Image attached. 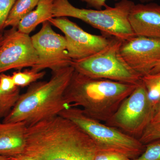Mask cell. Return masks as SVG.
<instances>
[{
  "mask_svg": "<svg viewBox=\"0 0 160 160\" xmlns=\"http://www.w3.org/2000/svg\"><path fill=\"white\" fill-rule=\"evenodd\" d=\"M98 150L82 129L60 116L27 127L24 153L36 160H94Z\"/></svg>",
  "mask_w": 160,
  "mask_h": 160,
  "instance_id": "cell-1",
  "label": "cell"
},
{
  "mask_svg": "<svg viewBox=\"0 0 160 160\" xmlns=\"http://www.w3.org/2000/svg\"><path fill=\"white\" fill-rule=\"evenodd\" d=\"M138 85L89 77L74 70L64 100L68 107L79 106L86 115L106 123Z\"/></svg>",
  "mask_w": 160,
  "mask_h": 160,
  "instance_id": "cell-2",
  "label": "cell"
},
{
  "mask_svg": "<svg viewBox=\"0 0 160 160\" xmlns=\"http://www.w3.org/2000/svg\"><path fill=\"white\" fill-rule=\"evenodd\" d=\"M74 70L72 66L65 67L52 72L48 81L32 83L25 93L20 95L2 122H24L28 127L58 116L68 107L64 94Z\"/></svg>",
  "mask_w": 160,
  "mask_h": 160,
  "instance_id": "cell-3",
  "label": "cell"
},
{
  "mask_svg": "<svg viewBox=\"0 0 160 160\" xmlns=\"http://www.w3.org/2000/svg\"><path fill=\"white\" fill-rule=\"evenodd\" d=\"M135 3L130 0H121L113 7L105 9H80L69 0H54L53 18L71 17L83 21L103 34L124 41L135 36L129 21L130 10Z\"/></svg>",
  "mask_w": 160,
  "mask_h": 160,
  "instance_id": "cell-4",
  "label": "cell"
},
{
  "mask_svg": "<svg viewBox=\"0 0 160 160\" xmlns=\"http://www.w3.org/2000/svg\"><path fill=\"white\" fill-rule=\"evenodd\" d=\"M59 116L70 120L82 129L94 141L99 150L117 152L131 159L139 156L145 150V145L138 139L89 117L78 107L69 106Z\"/></svg>",
  "mask_w": 160,
  "mask_h": 160,
  "instance_id": "cell-5",
  "label": "cell"
},
{
  "mask_svg": "<svg viewBox=\"0 0 160 160\" xmlns=\"http://www.w3.org/2000/svg\"><path fill=\"white\" fill-rule=\"evenodd\" d=\"M122 40L112 38L105 49L82 59L72 60L74 70L86 76L138 85L142 77L126 62L120 52Z\"/></svg>",
  "mask_w": 160,
  "mask_h": 160,
  "instance_id": "cell-6",
  "label": "cell"
},
{
  "mask_svg": "<svg viewBox=\"0 0 160 160\" xmlns=\"http://www.w3.org/2000/svg\"><path fill=\"white\" fill-rule=\"evenodd\" d=\"M153 106L142 81L105 123L139 139L149 125Z\"/></svg>",
  "mask_w": 160,
  "mask_h": 160,
  "instance_id": "cell-7",
  "label": "cell"
},
{
  "mask_svg": "<svg viewBox=\"0 0 160 160\" xmlns=\"http://www.w3.org/2000/svg\"><path fill=\"white\" fill-rule=\"evenodd\" d=\"M31 38L38 56V63L32 69L53 72L71 66L72 60L68 54L66 38L56 33L49 21L43 23L40 31Z\"/></svg>",
  "mask_w": 160,
  "mask_h": 160,
  "instance_id": "cell-8",
  "label": "cell"
},
{
  "mask_svg": "<svg viewBox=\"0 0 160 160\" xmlns=\"http://www.w3.org/2000/svg\"><path fill=\"white\" fill-rule=\"evenodd\" d=\"M49 22L65 34L67 51L72 60L82 59L98 53L108 46L113 38L88 33L67 17L53 18Z\"/></svg>",
  "mask_w": 160,
  "mask_h": 160,
  "instance_id": "cell-9",
  "label": "cell"
},
{
  "mask_svg": "<svg viewBox=\"0 0 160 160\" xmlns=\"http://www.w3.org/2000/svg\"><path fill=\"white\" fill-rule=\"evenodd\" d=\"M4 35L0 46V73L12 69L32 68L36 65L37 52L29 34L20 32L17 28H11Z\"/></svg>",
  "mask_w": 160,
  "mask_h": 160,
  "instance_id": "cell-10",
  "label": "cell"
},
{
  "mask_svg": "<svg viewBox=\"0 0 160 160\" xmlns=\"http://www.w3.org/2000/svg\"><path fill=\"white\" fill-rule=\"evenodd\" d=\"M120 52L130 68L142 77L160 61V39L135 36L122 41Z\"/></svg>",
  "mask_w": 160,
  "mask_h": 160,
  "instance_id": "cell-11",
  "label": "cell"
},
{
  "mask_svg": "<svg viewBox=\"0 0 160 160\" xmlns=\"http://www.w3.org/2000/svg\"><path fill=\"white\" fill-rule=\"evenodd\" d=\"M128 18L136 35L160 39V5L153 2L134 4Z\"/></svg>",
  "mask_w": 160,
  "mask_h": 160,
  "instance_id": "cell-12",
  "label": "cell"
},
{
  "mask_svg": "<svg viewBox=\"0 0 160 160\" xmlns=\"http://www.w3.org/2000/svg\"><path fill=\"white\" fill-rule=\"evenodd\" d=\"M27 127L24 122H0V156L12 158L24 153Z\"/></svg>",
  "mask_w": 160,
  "mask_h": 160,
  "instance_id": "cell-13",
  "label": "cell"
},
{
  "mask_svg": "<svg viewBox=\"0 0 160 160\" xmlns=\"http://www.w3.org/2000/svg\"><path fill=\"white\" fill-rule=\"evenodd\" d=\"M54 0H40L35 9L20 21L17 29L20 32L29 34L38 25L53 18Z\"/></svg>",
  "mask_w": 160,
  "mask_h": 160,
  "instance_id": "cell-14",
  "label": "cell"
},
{
  "mask_svg": "<svg viewBox=\"0 0 160 160\" xmlns=\"http://www.w3.org/2000/svg\"><path fill=\"white\" fill-rule=\"evenodd\" d=\"M39 1L17 0L7 18L4 29L8 27L17 28L20 21L34 9Z\"/></svg>",
  "mask_w": 160,
  "mask_h": 160,
  "instance_id": "cell-15",
  "label": "cell"
},
{
  "mask_svg": "<svg viewBox=\"0 0 160 160\" xmlns=\"http://www.w3.org/2000/svg\"><path fill=\"white\" fill-rule=\"evenodd\" d=\"M148 98L153 108L160 102V72L147 74L142 78Z\"/></svg>",
  "mask_w": 160,
  "mask_h": 160,
  "instance_id": "cell-16",
  "label": "cell"
},
{
  "mask_svg": "<svg viewBox=\"0 0 160 160\" xmlns=\"http://www.w3.org/2000/svg\"><path fill=\"white\" fill-rule=\"evenodd\" d=\"M45 74V71H38L31 68L23 72H15L12 77L16 86L24 87L37 82L44 77Z\"/></svg>",
  "mask_w": 160,
  "mask_h": 160,
  "instance_id": "cell-17",
  "label": "cell"
},
{
  "mask_svg": "<svg viewBox=\"0 0 160 160\" xmlns=\"http://www.w3.org/2000/svg\"><path fill=\"white\" fill-rule=\"evenodd\" d=\"M20 96L19 87L6 92L0 89V119L6 118L11 111Z\"/></svg>",
  "mask_w": 160,
  "mask_h": 160,
  "instance_id": "cell-18",
  "label": "cell"
},
{
  "mask_svg": "<svg viewBox=\"0 0 160 160\" xmlns=\"http://www.w3.org/2000/svg\"><path fill=\"white\" fill-rule=\"evenodd\" d=\"M145 146L142 153L132 160H160V139L147 143Z\"/></svg>",
  "mask_w": 160,
  "mask_h": 160,
  "instance_id": "cell-19",
  "label": "cell"
},
{
  "mask_svg": "<svg viewBox=\"0 0 160 160\" xmlns=\"http://www.w3.org/2000/svg\"><path fill=\"white\" fill-rule=\"evenodd\" d=\"M160 139V126L148 125L139 140L144 145Z\"/></svg>",
  "mask_w": 160,
  "mask_h": 160,
  "instance_id": "cell-20",
  "label": "cell"
},
{
  "mask_svg": "<svg viewBox=\"0 0 160 160\" xmlns=\"http://www.w3.org/2000/svg\"><path fill=\"white\" fill-rule=\"evenodd\" d=\"M16 1L0 0V32H3L6 20Z\"/></svg>",
  "mask_w": 160,
  "mask_h": 160,
  "instance_id": "cell-21",
  "label": "cell"
},
{
  "mask_svg": "<svg viewBox=\"0 0 160 160\" xmlns=\"http://www.w3.org/2000/svg\"><path fill=\"white\" fill-rule=\"evenodd\" d=\"M126 155L112 151L98 150L94 160H132Z\"/></svg>",
  "mask_w": 160,
  "mask_h": 160,
  "instance_id": "cell-22",
  "label": "cell"
},
{
  "mask_svg": "<svg viewBox=\"0 0 160 160\" xmlns=\"http://www.w3.org/2000/svg\"><path fill=\"white\" fill-rule=\"evenodd\" d=\"M18 87L15 85L12 76L0 73V89L2 90L9 92L15 90Z\"/></svg>",
  "mask_w": 160,
  "mask_h": 160,
  "instance_id": "cell-23",
  "label": "cell"
},
{
  "mask_svg": "<svg viewBox=\"0 0 160 160\" xmlns=\"http://www.w3.org/2000/svg\"><path fill=\"white\" fill-rule=\"evenodd\" d=\"M81 2L86 3L87 6L89 7L94 8L97 10H102L103 7H107L106 4V0H80ZM116 1H120L121 0H115Z\"/></svg>",
  "mask_w": 160,
  "mask_h": 160,
  "instance_id": "cell-24",
  "label": "cell"
},
{
  "mask_svg": "<svg viewBox=\"0 0 160 160\" xmlns=\"http://www.w3.org/2000/svg\"><path fill=\"white\" fill-rule=\"evenodd\" d=\"M149 125L160 126V102L153 108L152 116Z\"/></svg>",
  "mask_w": 160,
  "mask_h": 160,
  "instance_id": "cell-25",
  "label": "cell"
},
{
  "mask_svg": "<svg viewBox=\"0 0 160 160\" xmlns=\"http://www.w3.org/2000/svg\"><path fill=\"white\" fill-rule=\"evenodd\" d=\"M11 158L12 160H36L34 158L25 153L18 155L14 157Z\"/></svg>",
  "mask_w": 160,
  "mask_h": 160,
  "instance_id": "cell-26",
  "label": "cell"
},
{
  "mask_svg": "<svg viewBox=\"0 0 160 160\" xmlns=\"http://www.w3.org/2000/svg\"><path fill=\"white\" fill-rule=\"evenodd\" d=\"M159 72H160V61L149 74H156Z\"/></svg>",
  "mask_w": 160,
  "mask_h": 160,
  "instance_id": "cell-27",
  "label": "cell"
},
{
  "mask_svg": "<svg viewBox=\"0 0 160 160\" xmlns=\"http://www.w3.org/2000/svg\"><path fill=\"white\" fill-rule=\"evenodd\" d=\"M4 35L3 32H0V46L1 44L2 43L3 40H4Z\"/></svg>",
  "mask_w": 160,
  "mask_h": 160,
  "instance_id": "cell-28",
  "label": "cell"
},
{
  "mask_svg": "<svg viewBox=\"0 0 160 160\" xmlns=\"http://www.w3.org/2000/svg\"><path fill=\"white\" fill-rule=\"evenodd\" d=\"M0 160H12L11 158L6 157L0 156Z\"/></svg>",
  "mask_w": 160,
  "mask_h": 160,
  "instance_id": "cell-29",
  "label": "cell"
},
{
  "mask_svg": "<svg viewBox=\"0 0 160 160\" xmlns=\"http://www.w3.org/2000/svg\"><path fill=\"white\" fill-rule=\"evenodd\" d=\"M141 3H147L151 2L152 0H138Z\"/></svg>",
  "mask_w": 160,
  "mask_h": 160,
  "instance_id": "cell-30",
  "label": "cell"
}]
</instances>
